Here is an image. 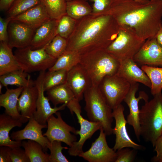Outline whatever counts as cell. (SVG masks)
I'll return each mask as SVG.
<instances>
[{
  "instance_id": "1",
  "label": "cell",
  "mask_w": 162,
  "mask_h": 162,
  "mask_svg": "<svg viewBox=\"0 0 162 162\" xmlns=\"http://www.w3.org/2000/svg\"><path fill=\"white\" fill-rule=\"evenodd\" d=\"M104 14L111 15L120 27L131 30L146 40L156 37L162 26V1L144 3L134 0H115Z\"/></svg>"
},
{
  "instance_id": "2",
  "label": "cell",
  "mask_w": 162,
  "mask_h": 162,
  "mask_svg": "<svg viewBox=\"0 0 162 162\" xmlns=\"http://www.w3.org/2000/svg\"><path fill=\"white\" fill-rule=\"evenodd\" d=\"M120 26L111 15L90 14L77 20L75 28L67 39L66 50L81 55L106 49L116 38Z\"/></svg>"
},
{
  "instance_id": "3",
  "label": "cell",
  "mask_w": 162,
  "mask_h": 162,
  "mask_svg": "<svg viewBox=\"0 0 162 162\" xmlns=\"http://www.w3.org/2000/svg\"><path fill=\"white\" fill-rule=\"evenodd\" d=\"M79 64L87 73L92 86H98L105 77L116 74L120 62L105 49H100L81 55Z\"/></svg>"
},
{
  "instance_id": "4",
  "label": "cell",
  "mask_w": 162,
  "mask_h": 162,
  "mask_svg": "<svg viewBox=\"0 0 162 162\" xmlns=\"http://www.w3.org/2000/svg\"><path fill=\"white\" fill-rule=\"evenodd\" d=\"M145 104L140 110L139 115L141 136L154 147L156 141L162 134V94Z\"/></svg>"
},
{
  "instance_id": "5",
  "label": "cell",
  "mask_w": 162,
  "mask_h": 162,
  "mask_svg": "<svg viewBox=\"0 0 162 162\" xmlns=\"http://www.w3.org/2000/svg\"><path fill=\"white\" fill-rule=\"evenodd\" d=\"M85 110L89 121L100 122L106 135L113 134L112 111L98 86H92L84 92Z\"/></svg>"
},
{
  "instance_id": "6",
  "label": "cell",
  "mask_w": 162,
  "mask_h": 162,
  "mask_svg": "<svg viewBox=\"0 0 162 162\" xmlns=\"http://www.w3.org/2000/svg\"><path fill=\"white\" fill-rule=\"evenodd\" d=\"M146 41L131 30L120 27L116 38L105 50L119 61L133 58Z\"/></svg>"
},
{
  "instance_id": "7",
  "label": "cell",
  "mask_w": 162,
  "mask_h": 162,
  "mask_svg": "<svg viewBox=\"0 0 162 162\" xmlns=\"http://www.w3.org/2000/svg\"><path fill=\"white\" fill-rule=\"evenodd\" d=\"M46 45L37 50H32L28 46L15 50L14 55L22 70L28 73L46 71L53 65L57 59L46 53Z\"/></svg>"
},
{
  "instance_id": "8",
  "label": "cell",
  "mask_w": 162,
  "mask_h": 162,
  "mask_svg": "<svg viewBox=\"0 0 162 162\" xmlns=\"http://www.w3.org/2000/svg\"><path fill=\"white\" fill-rule=\"evenodd\" d=\"M66 106L72 114L74 113L76 114L80 125V130H77L76 134L80 135V139L78 141L74 142L68 148V152L71 156H79L83 152L82 148L85 142L91 138L97 131L100 130L102 126L100 122L88 121L82 117L81 115V106L79 101L75 98L68 102Z\"/></svg>"
},
{
  "instance_id": "9",
  "label": "cell",
  "mask_w": 162,
  "mask_h": 162,
  "mask_svg": "<svg viewBox=\"0 0 162 162\" xmlns=\"http://www.w3.org/2000/svg\"><path fill=\"white\" fill-rule=\"evenodd\" d=\"M131 84L116 74L105 77L98 87L109 106L113 109L124 101Z\"/></svg>"
},
{
  "instance_id": "10",
  "label": "cell",
  "mask_w": 162,
  "mask_h": 162,
  "mask_svg": "<svg viewBox=\"0 0 162 162\" xmlns=\"http://www.w3.org/2000/svg\"><path fill=\"white\" fill-rule=\"evenodd\" d=\"M57 117L53 115L47 120V130L43 134L52 142L57 141L64 142L69 147L76 141L75 135L77 130L74 127L67 124L63 120L60 112L55 113Z\"/></svg>"
},
{
  "instance_id": "11",
  "label": "cell",
  "mask_w": 162,
  "mask_h": 162,
  "mask_svg": "<svg viewBox=\"0 0 162 162\" xmlns=\"http://www.w3.org/2000/svg\"><path fill=\"white\" fill-rule=\"evenodd\" d=\"M124 107L121 104L112 110V116L115 120V126L113 128V134L116 136L113 148L115 151L124 148L144 150V147L132 141L128 133L126 128L127 122L124 116Z\"/></svg>"
},
{
  "instance_id": "12",
  "label": "cell",
  "mask_w": 162,
  "mask_h": 162,
  "mask_svg": "<svg viewBox=\"0 0 162 162\" xmlns=\"http://www.w3.org/2000/svg\"><path fill=\"white\" fill-rule=\"evenodd\" d=\"M100 130L99 136L92 143L90 148L82 152L79 156L89 162H115L117 158L116 151L108 146L103 128Z\"/></svg>"
},
{
  "instance_id": "13",
  "label": "cell",
  "mask_w": 162,
  "mask_h": 162,
  "mask_svg": "<svg viewBox=\"0 0 162 162\" xmlns=\"http://www.w3.org/2000/svg\"><path fill=\"white\" fill-rule=\"evenodd\" d=\"M45 73L46 71L40 72L36 79L34 81L38 91V97L36 110L33 117L38 122L42 125L47 124V119L50 116L59 110H64L66 106L65 104L58 107L52 108L51 106L49 100L44 94V82Z\"/></svg>"
},
{
  "instance_id": "14",
  "label": "cell",
  "mask_w": 162,
  "mask_h": 162,
  "mask_svg": "<svg viewBox=\"0 0 162 162\" xmlns=\"http://www.w3.org/2000/svg\"><path fill=\"white\" fill-rule=\"evenodd\" d=\"M139 83L131 84L124 101L127 105L129 109V113L126 120L127 123L132 126L137 140L140 141L141 130L139 123L140 110L139 103L141 100L143 99L145 101L148 100V97L144 92H140L138 97H136V94L139 89Z\"/></svg>"
},
{
  "instance_id": "15",
  "label": "cell",
  "mask_w": 162,
  "mask_h": 162,
  "mask_svg": "<svg viewBox=\"0 0 162 162\" xmlns=\"http://www.w3.org/2000/svg\"><path fill=\"white\" fill-rule=\"evenodd\" d=\"M8 44L12 48H24L30 44L35 30L25 24L11 20L8 26Z\"/></svg>"
},
{
  "instance_id": "16",
  "label": "cell",
  "mask_w": 162,
  "mask_h": 162,
  "mask_svg": "<svg viewBox=\"0 0 162 162\" xmlns=\"http://www.w3.org/2000/svg\"><path fill=\"white\" fill-rule=\"evenodd\" d=\"M47 128V124H40L32 117L29 119L28 123L23 129L13 132L10 137L13 140L22 141L27 139L36 141L42 146L44 151L46 152L51 142L43 135L42 129Z\"/></svg>"
},
{
  "instance_id": "17",
  "label": "cell",
  "mask_w": 162,
  "mask_h": 162,
  "mask_svg": "<svg viewBox=\"0 0 162 162\" xmlns=\"http://www.w3.org/2000/svg\"><path fill=\"white\" fill-rule=\"evenodd\" d=\"M66 84L79 101L82 99L85 92L92 86L87 73L79 63L68 71Z\"/></svg>"
},
{
  "instance_id": "18",
  "label": "cell",
  "mask_w": 162,
  "mask_h": 162,
  "mask_svg": "<svg viewBox=\"0 0 162 162\" xmlns=\"http://www.w3.org/2000/svg\"><path fill=\"white\" fill-rule=\"evenodd\" d=\"M133 59L142 65L162 66V47L156 38L146 40Z\"/></svg>"
},
{
  "instance_id": "19",
  "label": "cell",
  "mask_w": 162,
  "mask_h": 162,
  "mask_svg": "<svg viewBox=\"0 0 162 162\" xmlns=\"http://www.w3.org/2000/svg\"><path fill=\"white\" fill-rule=\"evenodd\" d=\"M120 65L116 74L126 80L131 85L140 83L151 88V81L144 71L133 58L119 61Z\"/></svg>"
},
{
  "instance_id": "20",
  "label": "cell",
  "mask_w": 162,
  "mask_h": 162,
  "mask_svg": "<svg viewBox=\"0 0 162 162\" xmlns=\"http://www.w3.org/2000/svg\"><path fill=\"white\" fill-rule=\"evenodd\" d=\"M50 19L41 3L11 19L23 23L35 30Z\"/></svg>"
},
{
  "instance_id": "21",
  "label": "cell",
  "mask_w": 162,
  "mask_h": 162,
  "mask_svg": "<svg viewBox=\"0 0 162 162\" xmlns=\"http://www.w3.org/2000/svg\"><path fill=\"white\" fill-rule=\"evenodd\" d=\"M58 20L51 19L35 31L29 46L32 50L42 48L57 35Z\"/></svg>"
},
{
  "instance_id": "22",
  "label": "cell",
  "mask_w": 162,
  "mask_h": 162,
  "mask_svg": "<svg viewBox=\"0 0 162 162\" xmlns=\"http://www.w3.org/2000/svg\"><path fill=\"white\" fill-rule=\"evenodd\" d=\"M38 97V90L34 84L24 87L18 100L19 112L29 119L33 117L36 110Z\"/></svg>"
},
{
  "instance_id": "23",
  "label": "cell",
  "mask_w": 162,
  "mask_h": 162,
  "mask_svg": "<svg viewBox=\"0 0 162 162\" xmlns=\"http://www.w3.org/2000/svg\"><path fill=\"white\" fill-rule=\"evenodd\" d=\"M23 88L18 87L14 89H9L7 87L5 93L0 95V106L4 108L6 113L25 123L29 119L22 116L17 109L18 99Z\"/></svg>"
},
{
  "instance_id": "24",
  "label": "cell",
  "mask_w": 162,
  "mask_h": 162,
  "mask_svg": "<svg viewBox=\"0 0 162 162\" xmlns=\"http://www.w3.org/2000/svg\"><path fill=\"white\" fill-rule=\"evenodd\" d=\"M23 122L13 118L5 112L0 115V146H4L12 148L22 146V141L12 140L9 135L14 128L21 127Z\"/></svg>"
},
{
  "instance_id": "25",
  "label": "cell",
  "mask_w": 162,
  "mask_h": 162,
  "mask_svg": "<svg viewBox=\"0 0 162 162\" xmlns=\"http://www.w3.org/2000/svg\"><path fill=\"white\" fill-rule=\"evenodd\" d=\"M6 42H0V76L19 69L22 67Z\"/></svg>"
},
{
  "instance_id": "26",
  "label": "cell",
  "mask_w": 162,
  "mask_h": 162,
  "mask_svg": "<svg viewBox=\"0 0 162 162\" xmlns=\"http://www.w3.org/2000/svg\"><path fill=\"white\" fill-rule=\"evenodd\" d=\"M0 82L4 86L16 85L25 87L34 84L28 73L22 69L13 71L0 76Z\"/></svg>"
},
{
  "instance_id": "27",
  "label": "cell",
  "mask_w": 162,
  "mask_h": 162,
  "mask_svg": "<svg viewBox=\"0 0 162 162\" xmlns=\"http://www.w3.org/2000/svg\"><path fill=\"white\" fill-rule=\"evenodd\" d=\"M46 92L47 97L55 107L58 104H67L75 98L73 93L66 83L54 87Z\"/></svg>"
},
{
  "instance_id": "28",
  "label": "cell",
  "mask_w": 162,
  "mask_h": 162,
  "mask_svg": "<svg viewBox=\"0 0 162 162\" xmlns=\"http://www.w3.org/2000/svg\"><path fill=\"white\" fill-rule=\"evenodd\" d=\"M80 57L81 55L76 52L66 50L57 59L54 64L48 69V71L65 70L68 71L79 63Z\"/></svg>"
},
{
  "instance_id": "29",
  "label": "cell",
  "mask_w": 162,
  "mask_h": 162,
  "mask_svg": "<svg viewBox=\"0 0 162 162\" xmlns=\"http://www.w3.org/2000/svg\"><path fill=\"white\" fill-rule=\"evenodd\" d=\"M24 148L30 162H49L50 154L45 152L42 146L34 141L28 140L22 141Z\"/></svg>"
},
{
  "instance_id": "30",
  "label": "cell",
  "mask_w": 162,
  "mask_h": 162,
  "mask_svg": "<svg viewBox=\"0 0 162 162\" xmlns=\"http://www.w3.org/2000/svg\"><path fill=\"white\" fill-rule=\"evenodd\" d=\"M67 14L75 20L92 14V7L86 0H73L67 2Z\"/></svg>"
},
{
  "instance_id": "31",
  "label": "cell",
  "mask_w": 162,
  "mask_h": 162,
  "mask_svg": "<svg viewBox=\"0 0 162 162\" xmlns=\"http://www.w3.org/2000/svg\"><path fill=\"white\" fill-rule=\"evenodd\" d=\"M141 68L151 81V94L154 96L161 93L162 89V68L142 65Z\"/></svg>"
},
{
  "instance_id": "32",
  "label": "cell",
  "mask_w": 162,
  "mask_h": 162,
  "mask_svg": "<svg viewBox=\"0 0 162 162\" xmlns=\"http://www.w3.org/2000/svg\"><path fill=\"white\" fill-rule=\"evenodd\" d=\"M51 19L58 20L66 14V0H41Z\"/></svg>"
},
{
  "instance_id": "33",
  "label": "cell",
  "mask_w": 162,
  "mask_h": 162,
  "mask_svg": "<svg viewBox=\"0 0 162 162\" xmlns=\"http://www.w3.org/2000/svg\"><path fill=\"white\" fill-rule=\"evenodd\" d=\"M68 72L65 70L46 72L44 82L45 92L57 86L65 84Z\"/></svg>"
},
{
  "instance_id": "34",
  "label": "cell",
  "mask_w": 162,
  "mask_h": 162,
  "mask_svg": "<svg viewBox=\"0 0 162 162\" xmlns=\"http://www.w3.org/2000/svg\"><path fill=\"white\" fill-rule=\"evenodd\" d=\"M41 3V0H15L7 10L11 19Z\"/></svg>"
},
{
  "instance_id": "35",
  "label": "cell",
  "mask_w": 162,
  "mask_h": 162,
  "mask_svg": "<svg viewBox=\"0 0 162 162\" xmlns=\"http://www.w3.org/2000/svg\"><path fill=\"white\" fill-rule=\"evenodd\" d=\"M68 40L57 34L46 46L45 51L51 56L57 59L66 50Z\"/></svg>"
},
{
  "instance_id": "36",
  "label": "cell",
  "mask_w": 162,
  "mask_h": 162,
  "mask_svg": "<svg viewBox=\"0 0 162 162\" xmlns=\"http://www.w3.org/2000/svg\"><path fill=\"white\" fill-rule=\"evenodd\" d=\"M76 22L67 14L63 15L58 20L57 34L68 39L73 32Z\"/></svg>"
},
{
  "instance_id": "37",
  "label": "cell",
  "mask_w": 162,
  "mask_h": 162,
  "mask_svg": "<svg viewBox=\"0 0 162 162\" xmlns=\"http://www.w3.org/2000/svg\"><path fill=\"white\" fill-rule=\"evenodd\" d=\"M62 142L54 141L51 142L49 149L50 151L49 162H68L69 161L62 153L63 149H68L66 147H63Z\"/></svg>"
},
{
  "instance_id": "38",
  "label": "cell",
  "mask_w": 162,
  "mask_h": 162,
  "mask_svg": "<svg viewBox=\"0 0 162 162\" xmlns=\"http://www.w3.org/2000/svg\"><path fill=\"white\" fill-rule=\"evenodd\" d=\"M93 2L92 7L93 14H101L110 9L115 0H89Z\"/></svg>"
},
{
  "instance_id": "39",
  "label": "cell",
  "mask_w": 162,
  "mask_h": 162,
  "mask_svg": "<svg viewBox=\"0 0 162 162\" xmlns=\"http://www.w3.org/2000/svg\"><path fill=\"white\" fill-rule=\"evenodd\" d=\"M124 148L116 151L117 158L115 162H132L136 154V149Z\"/></svg>"
},
{
  "instance_id": "40",
  "label": "cell",
  "mask_w": 162,
  "mask_h": 162,
  "mask_svg": "<svg viewBox=\"0 0 162 162\" xmlns=\"http://www.w3.org/2000/svg\"><path fill=\"white\" fill-rule=\"evenodd\" d=\"M10 158L11 162H30L25 150L21 147L12 148Z\"/></svg>"
},
{
  "instance_id": "41",
  "label": "cell",
  "mask_w": 162,
  "mask_h": 162,
  "mask_svg": "<svg viewBox=\"0 0 162 162\" xmlns=\"http://www.w3.org/2000/svg\"><path fill=\"white\" fill-rule=\"evenodd\" d=\"M11 19L0 17V41L8 43V26Z\"/></svg>"
},
{
  "instance_id": "42",
  "label": "cell",
  "mask_w": 162,
  "mask_h": 162,
  "mask_svg": "<svg viewBox=\"0 0 162 162\" xmlns=\"http://www.w3.org/2000/svg\"><path fill=\"white\" fill-rule=\"evenodd\" d=\"M154 151L157 155L152 159V161L155 162H162V134L157 139L155 143Z\"/></svg>"
},
{
  "instance_id": "43",
  "label": "cell",
  "mask_w": 162,
  "mask_h": 162,
  "mask_svg": "<svg viewBox=\"0 0 162 162\" xmlns=\"http://www.w3.org/2000/svg\"><path fill=\"white\" fill-rule=\"evenodd\" d=\"M0 146V162H11L10 154L12 148L7 146Z\"/></svg>"
},
{
  "instance_id": "44",
  "label": "cell",
  "mask_w": 162,
  "mask_h": 162,
  "mask_svg": "<svg viewBox=\"0 0 162 162\" xmlns=\"http://www.w3.org/2000/svg\"><path fill=\"white\" fill-rule=\"evenodd\" d=\"M15 0H0V9L7 11Z\"/></svg>"
},
{
  "instance_id": "45",
  "label": "cell",
  "mask_w": 162,
  "mask_h": 162,
  "mask_svg": "<svg viewBox=\"0 0 162 162\" xmlns=\"http://www.w3.org/2000/svg\"><path fill=\"white\" fill-rule=\"evenodd\" d=\"M156 38L158 43L162 47V26L158 32Z\"/></svg>"
},
{
  "instance_id": "46",
  "label": "cell",
  "mask_w": 162,
  "mask_h": 162,
  "mask_svg": "<svg viewBox=\"0 0 162 162\" xmlns=\"http://www.w3.org/2000/svg\"><path fill=\"white\" fill-rule=\"evenodd\" d=\"M137 2L142 3H147L149 2L150 0H134Z\"/></svg>"
},
{
  "instance_id": "47",
  "label": "cell",
  "mask_w": 162,
  "mask_h": 162,
  "mask_svg": "<svg viewBox=\"0 0 162 162\" xmlns=\"http://www.w3.org/2000/svg\"><path fill=\"white\" fill-rule=\"evenodd\" d=\"M4 86L0 82V94H2V89L3 87Z\"/></svg>"
},
{
  "instance_id": "48",
  "label": "cell",
  "mask_w": 162,
  "mask_h": 162,
  "mask_svg": "<svg viewBox=\"0 0 162 162\" xmlns=\"http://www.w3.org/2000/svg\"><path fill=\"white\" fill-rule=\"evenodd\" d=\"M67 2H69L70 1H72L73 0H66Z\"/></svg>"
},
{
  "instance_id": "49",
  "label": "cell",
  "mask_w": 162,
  "mask_h": 162,
  "mask_svg": "<svg viewBox=\"0 0 162 162\" xmlns=\"http://www.w3.org/2000/svg\"><path fill=\"white\" fill-rule=\"evenodd\" d=\"M156 0H161V1H162V0H152L151 1H156Z\"/></svg>"
},
{
  "instance_id": "50",
  "label": "cell",
  "mask_w": 162,
  "mask_h": 162,
  "mask_svg": "<svg viewBox=\"0 0 162 162\" xmlns=\"http://www.w3.org/2000/svg\"><path fill=\"white\" fill-rule=\"evenodd\" d=\"M149 0L151 1V0Z\"/></svg>"
}]
</instances>
